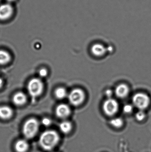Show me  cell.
I'll return each instance as SVG.
<instances>
[{"label": "cell", "mask_w": 151, "mask_h": 152, "mask_svg": "<svg viewBox=\"0 0 151 152\" xmlns=\"http://www.w3.org/2000/svg\"><path fill=\"white\" fill-rule=\"evenodd\" d=\"M13 114V111L8 106L0 107V118L4 120H7L11 118Z\"/></svg>", "instance_id": "cell-12"}, {"label": "cell", "mask_w": 151, "mask_h": 152, "mask_svg": "<svg viewBox=\"0 0 151 152\" xmlns=\"http://www.w3.org/2000/svg\"><path fill=\"white\" fill-rule=\"evenodd\" d=\"M132 101L134 106L140 110H143L149 107L150 103V97L146 94L138 93L133 96Z\"/></svg>", "instance_id": "cell-4"}, {"label": "cell", "mask_w": 151, "mask_h": 152, "mask_svg": "<svg viewBox=\"0 0 151 152\" xmlns=\"http://www.w3.org/2000/svg\"><path fill=\"white\" fill-rule=\"evenodd\" d=\"M43 85L42 81L39 78L32 79L28 82L27 90L29 94L34 98L38 97L42 93Z\"/></svg>", "instance_id": "cell-3"}, {"label": "cell", "mask_w": 151, "mask_h": 152, "mask_svg": "<svg viewBox=\"0 0 151 152\" xmlns=\"http://www.w3.org/2000/svg\"><path fill=\"white\" fill-rule=\"evenodd\" d=\"M55 94L56 97L58 99H63L67 95V92L64 88L59 87L56 89Z\"/></svg>", "instance_id": "cell-16"}, {"label": "cell", "mask_w": 151, "mask_h": 152, "mask_svg": "<svg viewBox=\"0 0 151 152\" xmlns=\"http://www.w3.org/2000/svg\"><path fill=\"white\" fill-rule=\"evenodd\" d=\"M133 109L134 108L132 104H126L123 107V111L126 113H130L133 111Z\"/></svg>", "instance_id": "cell-19"}, {"label": "cell", "mask_w": 151, "mask_h": 152, "mask_svg": "<svg viewBox=\"0 0 151 152\" xmlns=\"http://www.w3.org/2000/svg\"><path fill=\"white\" fill-rule=\"evenodd\" d=\"M8 3L11 4L12 3L14 2L16 0H5Z\"/></svg>", "instance_id": "cell-25"}, {"label": "cell", "mask_w": 151, "mask_h": 152, "mask_svg": "<svg viewBox=\"0 0 151 152\" xmlns=\"http://www.w3.org/2000/svg\"><path fill=\"white\" fill-rule=\"evenodd\" d=\"M51 120L48 118H44L42 120V123L43 126H50L51 124Z\"/></svg>", "instance_id": "cell-20"}, {"label": "cell", "mask_w": 151, "mask_h": 152, "mask_svg": "<svg viewBox=\"0 0 151 152\" xmlns=\"http://www.w3.org/2000/svg\"><path fill=\"white\" fill-rule=\"evenodd\" d=\"M85 99V93L80 88L74 89L68 95L69 102L74 106L79 105L83 102Z\"/></svg>", "instance_id": "cell-5"}, {"label": "cell", "mask_w": 151, "mask_h": 152, "mask_svg": "<svg viewBox=\"0 0 151 152\" xmlns=\"http://www.w3.org/2000/svg\"><path fill=\"white\" fill-rule=\"evenodd\" d=\"M14 12L13 7L11 4H3L0 5V20L5 21L11 18Z\"/></svg>", "instance_id": "cell-7"}, {"label": "cell", "mask_w": 151, "mask_h": 152, "mask_svg": "<svg viewBox=\"0 0 151 152\" xmlns=\"http://www.w3.org/2000/svg\"><path fill=\"white\" fill-rule=\"evenodd\" d=\"M48 75V71L45 69H41L39 71V75L41 77H45Z\"/></svg>", "instance_id": "cell-21"}, {"label": "cell", "mask_w": 151, "mask_h": 152, "mask_svg": "<svg viewBox=\"0 0 151 152\" xmlns=\"http://www.w3.org/2000/svg\"><path fill=\"white\" fill-rule=\"evenodd\" d=\"M39 128V123L37 120L31 118L27 120L24 124L23 132L26 138H33L37 134Z\"/></svg>", "instance_id": "cell-2"}, {"label": "cell", "mask_w": 151, "mask_h": 152, "mask_svg": "<svg viewBox=\"0 0 151 152\" xmlns=\"http://www.w3.org/2000/svg\"><path fill=\"white\" fill-rule=\"evenodd\" d=\"M103 110L106 115L112 116L115 115L118 111V103L115 99L108 98L104 102L103 106Z\"/></svg>", "instance_id": "cell-6"}, {"label": "cell", "mask_w": 151, "mask_h": 152, "mask_svg": "<svg viewBox=\"0 0 151 152\" xmlns=\"http://www.w3.org/2000/svg\"><path fill=\"white\" fill-rule=\"evenodd\" d=\"M10 60V55L9 53L2 50H0V65L7 64Z\"/></svg>", "instance_id": "cell-15"}, {"label": "cell", "mask_w": 151, "mask_h": 152, "mask_svg": "<svg viewBox=\"0 0 151 152\" xmlns=\"http://www.w3.org/2000/svg\"><path fill=\"white\" fill-rule=\"evenodd\" d=\"M91 52L95 56L100 57L103 56L107 52L106 48L103 45L95 44L91 47Z\"/></svg>", "instance_id": "cell-10"}, {"label": "cell", "mask_w": 151, "mask_h": 152, "mask_svg": "<svg viewBox=\"0 0 151 152\" xmlns=\"http://www.w3.org/2000/svg\"><path fill=\"white\" fill-rule=\"evenodd\" d=\"M123 121L121 118H117L112 119L110 121L112 126L116 128H120L123 125Z\"/></svg>", "instance_id": "cell-17"}, {"label": "cell", "mask_w": 151, "mask_h": 152, "mask_svg": "<svg viewBox=\"0 0 151 152\" xmlns=\"http://www.w3.org/2000/svg\"><path fill=\"white\" fill-rule=\"evenodd\" d=\"M105 95L109 97V98H111V96H112L113 92L111 89H107L105 92Z\"/></svg>", "instance_id": "cell-22"}, {"label": "cell", "mask_w": 151, "mask_h": 152, "mask_svg": "<svg viewBox=\"0 0 151 152\" xmlns=\"http://www.w3.org/2000/svg\"><path fill=\"white\" fill-rule=\"evenodd\" d=\"M136 118L138 121H141L144 120L145 118V114L143 110H140L137 112L136 114Z\"/></svg>", "instance_id": "cell-18"}, {"label": "cell", "mask_w": 151, "mask_h": 152, "mask_svg": "<svg viewBox=\"0 0 151 152\" xmlns=\"http://www.w3.org/2000/svg\"><path fill=\"white\" fill-rule=\"evenodd\" d=\"M72 129V123L68 121H64L59 125V129L60 131L65 134L70 133Z\"/></svg>", "instance_id": "cell-14"}, {"label": "cell", "mask_w": 151, "mask_h": 152, "mask_svg": "<svg viewBox=\"0 0 151 152\" xmlns=\"http://www.w3.org/2000/svg\"><path fill=\"white\" fill-rule=\"evenodd\" d=\"M60 137L56 131L52 130L44 131L40 136L39 144L41 147L46 151L54 149L59 142Z\"/></svg>", "instance_id": "cell-1"}, {"label": "cell", "mask_w": 151, "mask_h": 152, "mask_svg": "<svg viewBox=\"0 0 151 152\" xmlns=\"http://www.w3.org/2000/svg\"><path fill=\"white\" fill-rule=\"evenodd\" d=\"M57 116L60 118H65L69 116L71 111L70 107L64 104H59L56 110Z\"/></svg>", "instance_id": "cell-8"}, {"label": "cell", "mask_w": 151, "mask_h": 152, "mask_svg": "<svg viewBox=\"0 0 151 152\" xmlns=\"http://www.w3.org/2000/svg\"><path fill=\"white\" fill-rule=\"evenodd\" d=\"M3 85V80L2 78L0 77V88L2 87Z\"/></svg>", "instance_id": "cell-23"}, {"label": "cell", "mask_w": 151, "mask_h": 152, "mask_svg": "<svg viewBox=\"0 0 151 152\" xmlns=\"http://www.w3.org/2000/svg\"><path fill=\"white\" fill-rule=\"evenodd\" d=\"M12 101L16 105L19 106L23 105L26 102V96L22 92H18L14 95Z\"/></svg>", "instance_id": "cell-11"}, {"label": "cell", "mask_w": 151, "mask_h": 152, "mask_svg": "<svg viewBox=\"0 0 151 152\" xmlns=\"http://www.w3.org/2000/svg\"><path fill=\"white\" fill-rule=\"evenodd\" d=\"M29 147L27 141L25 139L18 140L15 144V150L17 152H26Z\"/></svg>", "instance_id": "cell-13"}, {"label": "cell", "mask_w": 151, "mask_h": 152, "mask_svg": "<svg viewBox=\"0 0 151 152\" xmlns=\"http://www.w3.org/2000/svg\"><path fill=\"white\" fill-rule=\"evenodd\" d=\"M129 93V88L126 84H121L116 87L115 90V94L119 98L126 97Z\"/></svg>", "instance_id": "cell-9"}, {"label": "cell", "mask_w": 151, "mask_h": 152, "mask_svg": "<svg viewBox=\"0 0 151 152\" xmlns=\"http://www.w3.org/2000/svg\"><path fill=\"white\" fill-rule=\"evenodd\" d=\"M106 50H107V51L108 52H112L113 51V48L111 47V46H109V47L106 48Z\"/></svg>", "instance_id": "cell-24"}]
</instances>
